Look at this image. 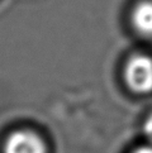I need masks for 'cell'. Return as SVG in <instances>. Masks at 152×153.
Returning <instances> with one entry per match:
<instances>
[{
  "label": "cell",
  "mask_w": 152,
  "mask_h": 153,
  "mask_svg": "<svg viewBox=\"0 0 152 153\" xmlns=\"http://www.w3.org/2000/svg\"><path fill=\"white\" fill-rule=\"evenodd\" d=\"M132 153H152V146H143L139 147L136 151H133Z\"/></svg>",
  "instance_id": "5"
},
{
  "label": "cell",
  "mask_w": 152,
  "mask_h": 153,
  "mask_svg": "<svg viewBox=\"0 0 152 153\" xmlns=\"http://www.w3.org/2000/svg\"><path fill=\"white\" fill-rule=\"evenodd\" d=\"M132 23L138 33L151 37L152 36V1L146 0L137 4L132 14Z\"/></svg>",
  "instance_id": "3"
},
{
  "label": "cell",
  "mask_w": 152,
  "mask_h": 153,
  "mask_svg": "<svg viewBox=\"0 0 152 153\" xmlns=\"http://www.w3.org/2000/svg\"><path fill=\"white\" fill-rule=\"evenodd\" d=\"M143 133L146 135L151 143H152V114L145 120V124H143Z\"/></svg>",
  "instance_id": "4"
},
{
  "label": "cell",
  "mask_w": 152,
  "mask_h": 153,
  "mask_svg": "<svg viewBox=\"0 0 152 153\" xmlns=\"http://www.w3.org/2000/svg\"><path fill=\"white\" fill-rule=\"evenodd\" d=\"M124 77L128 87L138 94L152 91V58L134 56L126 65Z\"/></svg>",
  "instance_id": "1"
},
{
  "label": "cell",
  "mask_w": 152,
  "mask_h": 153,
  "mask_svg": "<svg viewBox=\"0 0 152 153\" xmlns=\"http://www.w3.org/2000/svg\"><path fill=\"white\" fill-rule=\"evenodd\" d=\"M4 153H46V144L33 132L17 130L5 140Z\"/></svg>",
  "instance_id": "2"
}]
</instances>
